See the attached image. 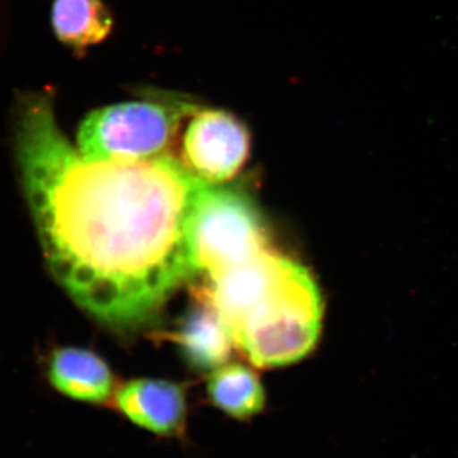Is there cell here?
<instances>
[{"mask_svg":"<svg viewBox=\"0 0 458 458\" xmlns=\"http://www.w3.org/2000/svg\"><path fill=\"white\" fill-rule=\"evenodd\" d=\"M12 146L45 261L84 312L138 330L194 279L192 237L210 183L179 158H84L57 123L50 87L14 95Z\"/></svg>","mask_w":458,"mask_h":458,"instance_id":"6da1fadb","label":"cell"},{"mask_svg":"<svg viewBox=\"0 0 458 458\" xmlns=\"http://www.w3.org/2000/svg\"><path fill=\"white\" fill-rule=\"evenodd\" d=\"M194 295L219 313L237 351L255 369L291 366L318 342L324 303L316 280L274 250L199 280Z\"/></svg>","mask_w":458,"mask_h":458,"instance_id":"7a4b0ae2","label":"cell"},{"mask_svg":"<svg viewBox=\"0 0 458 458\" xmlns=\"http://www.w3.org/2000/svg\"><path fill=\"white\" fill-rule=\"evenodd\" d=\"M198 108L183 96L170 93L98 108L81 123L77 149L90 161L114 164L170 155L181 123Z\"/></svg>","mask_w":458,"mask_h":458,"instance_id":"3957f363","label":"cell"},{"mask_svg":"<svg viewBox=\"0 0 458 458\" xmlns=\"http://www.w3.org/2000/svg\"><path fill=\"white\" fill-rule=\"evenodd\" d=\"M270 249L258 208L246 194L222 186H208L192 237L194 279L216 274Z\"/></svg>","mask_w":458,"mask_h":458,"instance_id":"277c9868","label":"cell"},{"mask_svg":"<svg viewBox=\"0 0 458 458\" xmlns=\"http://www.w3.org/2000/svg\"><path fill=\"white\" fill-rule=\"evenodd\" d=\"M245 123L228 111L199 107L183 137L182 162L205 182H225L245 164L250 152Z\"/></svg>","mask_w":458,"mask_h":458,"instance_id":"5b68a950","label":"cell"},{"mask_svg":"<svg viewBox=\"0 0 458 458\" xmlns=\"http://www.w3.org/2000/svg\"><path fill=\"white\" fill-rule=\"evenodd\" d=\"M113 408L132 426L159 438L181 439L188 430V390L170 379L143 377L123 382Z\"/></svg>","mask_w":458,"mask_h":458,"instance_id":"8992f818","label":"cell"},{"mask_svg":"<svg viewBox=\"0 0 458 458\" xmlns=\"http://www.w3.org/2000/svg\"><path fill=\"white\" fill-rule=\"evenodd\" d=\"M47 377L63 396L92 406H113L120 385L104 358L77 346L54 349L47 358Z\"/></svg>","mask_w":458,"mask_h":458,"instance_id":"52a82bcc","label":"cell"},{"mask_svg":"<svg viewBox=\"0 0 458 458\" xmlns=\"http://www.w3.org/2000/svg\"><path fill=\"white\" fill-rule=\"evenodd\" d=\"M195 301L197 304L181 319L171 339L190 369L212 373L228 363L236 346L219 313L210 304Z\"/></svg>","mask_w":458,"mask_h":458,"instance_id":"ba28073f","label":"cell"},{"mask_svg":"<svg viewBox=\"0 0 458 458\" xmlns=\"http://www.w3.org/2000/svg\"><path fill=\"white\" fill-rule=\"evenodd\" d=\"M208 377L207 399L225 417L249 421L267 409V390L255 367L228 361Z\"/></svg>","mask_w":458,"mask_h":458,"instance_id":"9c48e42d","label":"cell"},{"mask_svg":"<svg viewBox=\"0 0 458 458\" xmlns=\"http://www.w3.org/2000/svg\"><path fill=\"white\" fill-rule=\"evenodd\" d=\"M50 23L63 47L82 54L106 40L114 17L104 0H53Z\"/></svg>","mask_w":458,"mask_h":458,"instance_id":"30bf717a","label":"cell"}]
</instances>
